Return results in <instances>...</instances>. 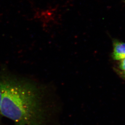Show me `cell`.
Returning <instances> with one entry per match:
<instances>
[{
    "label": "cell",
    "instance_id": "7a4b0ae2",
    "mask_svg": "<svg viewBox=\"0 0 125 125\" xmlns=\"http://www.w3.org/2000/svg\"><path fill=\"white\" fill-rule=\"evenodd\" d=\"M112 57L113 59L116 61H121L125 59V43L117 40L114 41Z\"/></svg>",
    "mask_w": 125,
    "mask_h": 125
},
{
    "label": "cell",
    "instance_id": "6da1fadb",
    "mask_svg": "<svg viewBox=\"0 0 125 125\" xmlns=\"http://www.w3.org/2000/svg\"><path fill=\"white\" fill-rule=\"evenodd\" d=\"M39 88L34 83L2 74L0 76V114L18 125H31L39 108Z\"/></svg>",
    "mask_w": 125,
    "mask_h": 125
},
{
    "label": "cell",
    "instance_id": "277c9868",
    "mask_svg": "<svg viewBox=\"0 0 125 125\" xmlns=\"http://www.w3.org/2000/svg\"><path fill=\"white\" fill-rule=\"evenodd\" d=\"M1 91H0V104H1Z\"/></svg>",
    "mask_w": 125,
    "mask_h": 125
},
{
    "label": "cell",
    "instance_id": "3957f363",
    "mask_svg": "<svg viewBox=\"0 0 125 125\" xmlns=\"http://www.w3.org/2000/svg\"><path fill=\"white\" fill-rule=\"evenodd\" d=\"M119 68L125 75V58L120 61L119 64Z\"/></svg>",
    "mask_w": 125,
    "mask_h": 125
}]
</instances>
